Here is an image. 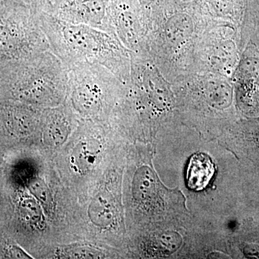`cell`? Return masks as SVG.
I'll list each match as a JSON object with an SVG mask.
<instances>
[{"mask_svg":"<svg viewBox=\"0 0 259 259\" xmlns=\"http://www.w3.org/2000/svg\"><path fill=\"white\" fill-rule=\"evenodd\" d=\"M6 258H30V255L25 253L20 247L17 245H9L5 250Z\"/></svg>","mask_w":259,"mask_h":259,"instance_id":"14","label":"cell"},{"mask_svg":"<svg viewBox=\"0 0 259 259\" xmlns=\"http://www.w3.org/2000/svg\"><path fill=\"white\" fill-rule=\"evenodd\" d=\"M40 19L51 51L68 69L82 64H100L125 84L127 83V51L115 35L89 25L67 23L47 13H40Z\"/></svg>","mask_w":259,"mask_h":259,"instance_id":"1","label":"cell"},{"mask_svg":"<svg viewBox=\"0 0 259 259\" xmlns=\"http://www.w3.org/2000/svg\"><path fill=\"white\" fill-rule=\"evenodd\" d=\"M61 258H103L100 250L86 246L73 247L62 250L59 255Z\"/></svg>","mask_w":259,"mask_h":259,"instance_id":"12","label":"cell"},{"mask_svg":"<svg viewBox=\"0 0 259 259\" xmlns=\"http://www.w3.org/2000/svg\"><path fill=\"white\" fill-rule=\"evenodd\" d=\"M160 184L156 175L148 167L140 168L134 179L135 198L140 202L147 204L153 202L158 197Z\"/></svg>","mask_w":259,"mask_h":259,"instance_id":"9","label":"cell"},{"mask_svg":"<svg viewBox=\"0 0 259 259\" xmlns=\"http://www.w3.org/2000/svg\"><path fill=\"white\" fill-rule=\"evenodd\" d=\"M69 69L51 51L0 62L1 101L39 108L59 106L67 97Z\"/></svg>","mask_w":259,"mask_h":259,"instance_id":"2","label":"cell"},{"mask_svg":"<svg viewBox=\"0 0 259 259\" xmlns=\"http://www.w3.org/2000/svg\"><path fill=\"white\" fill-rule=\"evenodd\" d=\"M79 120L67 102L42 110L40 135L48 144L59 146L67 139Z\"/></svg>","mask_w":259,"mask_h":259,"instance_id":"7","label":"cell"},{"mask_svg":"<svg viewBox=\"0 0 259 259\" xmlns=\"http://www.w3.org/2000/svg\"><path fill=\"white\" fill-rule=\"evenodd\" d=\"M110 0H56L53 16L112 33L109 16Z\"/></svg>","mask_w":259,"mask_h":259,"instance_id":"5","label":"cell"},{"mask_svg":"<svg viewBox=\"0 0 259 259\" xmlns=\"http://www.w3.org/2000/svg\"><path fill=\"white\" fill-rule=\"evenodd\" d=\"M125 83L100 64L69 69L66 102L79 120L105 122L125 93Z\"/></svg>","mask_w":259,"mask_h":259,"instance_id":"3","label":"cell"},{"mask_svg":"<svg viewBox=\"0 0 259 259\" xmlns=\"http://www.w3.org/2000/svg\"><path fill=\"white\" fill-rule=\"evenodd\" d=\"M19 213L25 223L30 226H38L42 222L41 209L31 198H26L20 202Z\"/></svg>","mask_w":259,"mask_h":259,"instance_id":"11","label":"cell"},{"mask_svg":"<svg viewBox=\"0 0 259 259\" xmlns=\"http://www.w3.org/2000/svg\"><path fill=\"white\" fill-rule=\"evenodd\" d=\"M28 188L34 197L42 205L49 206L50 202V192L47 185L40 179H32L29 182Z\"/></svg>","mask_w":259,"mask_h":259,"instance_id":"13","label":"cell"},{"mask_svg":"<svg viewBox=\"0 0 259 259\" xmlns=\"http://www.w3.org/2000/svg\"><path fill=\"white\" fill-rule=\"evenodd\" d=\"M90 216L97 226L105 228L113 222L115 212L113 203L106 195L97 196L90 207Z\"/></svg>","mask_w":259,"mask_h":259,"instance_id":"10","label":"cell"},{"mask_svg":"<svg viewBox=\"0 0 259 259\" xmlns=\"http://www.w3.org/2000/svg\"><path fill=\"white\" fill-rule=\"evenodd\" d=\"M215 171L212 159L203 153H196L190 158L187 168V186L192 190H202L209 183Z\"/></svg>","mask_w":259,"mask_h":259,"instance_id":"8","label":"cell"},{"mask_svg":"<svg viewBox=\"0 0 259 259\" xmlns=\"http://www.w3.org/2000/svg\"><path fill=\"white\" fill-rule=\"evenodd\" d=\"M109 16L113 35L124 47L136 49L143 34L138 3L135 0H110Z\"/></svg>","mask_w":259,"mask_h":259,"instance_id":"6","label":"cell"},{"mask_svg":"<svg viewBox=\"0 0 259 259\" xmlns=\"http://www.w3.org/2000/svg\"><path fill=\"white\" fill-rule=\"evenodd\" d=\"M0 62L51 51L40 13L22 0H1Z\"/></svg>","mask_w":259,"mask_h":259,"instance_id":"4","label":"cell"}]
</instances>
